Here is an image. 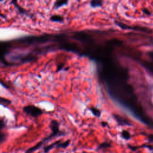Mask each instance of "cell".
<instances>
[{"instance_id": "6da1fadb", "label": "cell", "mask_w": 153, "mask_h": 153, "mask_svg": "<svg viewBox=\"0 0 153 153\" xmlns=\"http://www.w3.org/2000/svg\"><path fill=\"white\" fill-rule=\"evenodd\" d=\"M114 22L115 25H117L120 28H121V29H123V30H134V31H139V32H143V33H147V34H151L152 33V30L148 27L140 26H129L123 22H120L117 20H115L114 21Z\"/></svg>"}, {"instance_id": "7a4b0ae2", "label": "cell", "mask_w": 153, "mask_h": 153, "mask_svg": "<svg viewBox=\"0 0 153 153\" xmlns=\"http://www.w3.org/2000/svg\"><path fill=\"white\" fill-rule=\"evenodd\" d=\"M11 48L10 41H0V61L5 65H9L5 60V57Z\"/></svg>"}, {"instance_id": "3957f363", "label": "cell", "mask_w": 153, "mask_h": 153, "mask_svg": "<svg viewBox=\"0 0 153 153\" xmlns=\"http://www.w3.org/2000/svg\"><path fill=\"white\" fill-rule=\"evenodd\" d=\"M23 111L33 117H37L42 114V111L40 108L33 105L25 106L23 108Z\"/></svg>"}, {"instance_id": "277c9868", "label": "cell", "mask_w": 153, "mask_h": 153, "mask_svg": "<svg viewBox=\"0 0 153 153\" xmlns=\"http://www.w3.org/2000/svg\"><path fill=\"white\" fill-rule=\"evenodd\" d=\"M50 128H51V129L52 130V134H50L48 137L45 139L43 141H45L47 140H48V139L52 138L53 137H54L56 135H57L58 134V133L59 132L58 123L56 121H55V120L51 121V122L50 123Z\"/></svg>"}, {"instance_id": "5b68a950", "label": "cell", "mask_w": 153, "mask_h": 153, "mask_svg": "<svg viewBox=\"0 0 153 153\" xmlns=\"http://www.w3.org/2000/svg\"><path fill=\"white\" fill-rule=\"evenodd\" d=\"M50 20L53 22L60 23H63L65 21L64 17L62 16L59 15V14H54L51 16L50 17Z\"/></svg>"}, {"instance_id": "8992f818", "label": "cell", "mask_w": 153, "mask_h": 153, "mask_svg": "<svg viewBox=\"0 0 153 153\" xmlns=\"http://www.w3.org/2000/svg\"><path fill=\"white\" fill-rule=\"evenodd\" d=\"M104 0H91L90 1V6L93 8L102 7L103 4Z\"/></svg>"}, {"instance_id": "52a82bcc", "label": "cell", "mask_w": 153, "mask_h": 153, "mask_svg": "<svg viewBox=\"0 0 153 153\" xmlns=\"http://www.w3.org/2000/svg\"><path fill=\"white\" fill-rule=\"evenodd\" d=\"M69 2V0H56L54 3V8L58 9L60 7L66 5Z\"/></svg>"}, {"instance_id": "ba28073f", "label": "cell", "mask_w": 153, "mask_h": 153, "mask_svg": "<svg viewBox=\"0 0 153 153\" xmlns=\"http://www.w3.org/2000/svg\"><path fill=\"white\" fill-rule=\"evenodd\" d=\"M42 143H43V140H42V141H41V142H38V143L37 144H36L35 146H32V147L29 148V149L26 151V153H32V152H33L36 151L38 149H39V148L42 146Z\"/></svg>"}, {"instance_id": "9c48e42d", "label": "cell", "mask_w": 153, "mask_h": 153, "mask_svg": "<svg viewBox=\"0 0 153 153\" xmlns=\"http://www.w3.org/2000/svg\"><path fill=\"white\" fill-rule=\"evenodd\" d=\"M17 1L18 0H12L11 1V4H13L15 6V7H16L18 9V10L19 11V12L20 13L24 14H26L27 12L25 11V9H23V8H22V7H20L19 6V5L17 4Z\"/></svg>"}, {"instance_id": "30bf717a", "label": "cell", "mask_w": 153, "mask_h": 153, "mask_svg": "<svg viewBox=\"0 0 153 153\" xmlns=\"http://www.w3.org/2000/svg\"><path fill=\"white\" fill-rule=\"evenodd\" d=\"M59 142V141L53 143H51V145H49L47 146L46 147H45L44 149V153H47V152H48L51 148H53L54 146L57 145V144H58Z\"/></svg>"}, {"instance_id": "8fae6325", "label": "cell", "mask_w": 153, "mask_h": 153, "mask_svg": "<svg viewBox=\"0 0 153 153\" xmlns=\"http://www.w3.org/2000/svg\"><path fill=\"white\" fill-rule=\"evenodd\" d=\"M142 13H143L144 14H145V15H146V16H151V11H150L148 8H142Z\"/></svg>"}, {"instance_id": "7c38bea8", "label": "cell", "mask_w": 153, "mask_h": 153, "mask_svg": "<svg viewBox=\"0 0 153 153\" xmlns=\"http://www.w3.org/2000/svg\"><path fill=\"white\" fill-rule=\"evenodd\" d=\"M122 135H123V137L126 139H128L130 137V135L129 134V133L127 131H123L122 133Z\"/></svg>"}, {"instance_id": "4fadbf2b", "label": "cell", "mask_w": 153, "mask_h": 153, "mask_svg": "<svg viewBox=\"0 0 153 153\" xmlns=\"http://www.w3.org/2000/svg\"><path fill=\"white\" fill-rule=\"evenodd\" d=\"M91 111H92L93 113L95 115H96V116H99L100 114V111H99L98 109H97L93 108V109H91Z\"/></svg>"}, {"instance_id": "5bb4252c", "label": "cell", "mask_w": 153, "mask_h": 153, "mask_svg": "<svg viewBox=\"0 0 153 153\" xmlns=\"http://www.w3.org/2000/svg\"><path fill=\"white\" fill-rule=\"evenodd\" d=\"M0 102H2V103H10V101L8 99H4V98H2V97H0Z\"/></svg>"}, {"instance_id": "9a60e30c", "label": "cell", "mask_w": 153, "mask_h": 153, "mask_svg": "<svg viewBox=\"0 0 153 153\" xmlns=\"http://www.w3.org/2000/svg\"><path fill=\"white\" fill-rule=\"evenodd\" d=\"M5 139V134L0 132V143H1Z\"/></svg>"}, {"instance_id": "2e32d148", "label": "cell", "mask_w": 153, "mask_h": 153, "mask_svg": "<svg viewBox=\"0 0 153 153\" xmlns=\"http://www.w3.org/2000/svg\"><path fill=\"white\" fill-rule=\"evenodd\" d=\"M68 143H69V142L68 141V142H64V143H62V144H60V145H57V146H60V147L65 148V147H66V146H68Z\"/></svg>"}, {"instance_id": "e0dca14e", "label": "cell", "mask_w": 153, "mask_h": 153, "mask_svg": "<svg viewBox=\"0 0 153 153\" xmlns=\"http://www.w3.org/2000/svg\"><path fill=\"white\" fill-rule=\"evenodd\" d=\"M148 54H149V56L151 58H152V59H153V51L149 52V53H148Z\"/></svg>"}, {"instance_id": "ac0fdd59", "label": "cell", "mask_w": 153, "mask_h": 153, "mask_svg": "<svg viewBox=\"0 0 153 153\" xmlns=\"http://www.w3.org/2000/svg\"><path fill=\"white\" fill-rule=\"evenodd\" d=\"M0 17H2V18H3V19H5L6 17H5V15H4L3 14H2L1 12H0Z\"/></svg>"}, {"instance_id": "d6986e66", "label": "cell", "mask_w": 153, "mask_h": 153, "mask_svg": "<svg viewBox=\"0 0 153 153\" xmlns=\"http://www.w3.org/2000/svg\"><path fill=\"white\" fill-rule=\"evenodd\" d=\"M4 126V123L2 121H0V128H2Z\"/></svg>"}, {"instance_id": "ffe728a7", "label": "cell", "mask_w": 153, "mask_h": 153, "mask_svg": "<svg viewBox=\"0 0 153 153\" xmlns=\"http://www.w3.org/2000/svg\"><path fill=\"white\" fill-rule=\"evenodd\" d=\"M3 0H0V2H1V1H2Z\"/></svg>"}]
</instances>
